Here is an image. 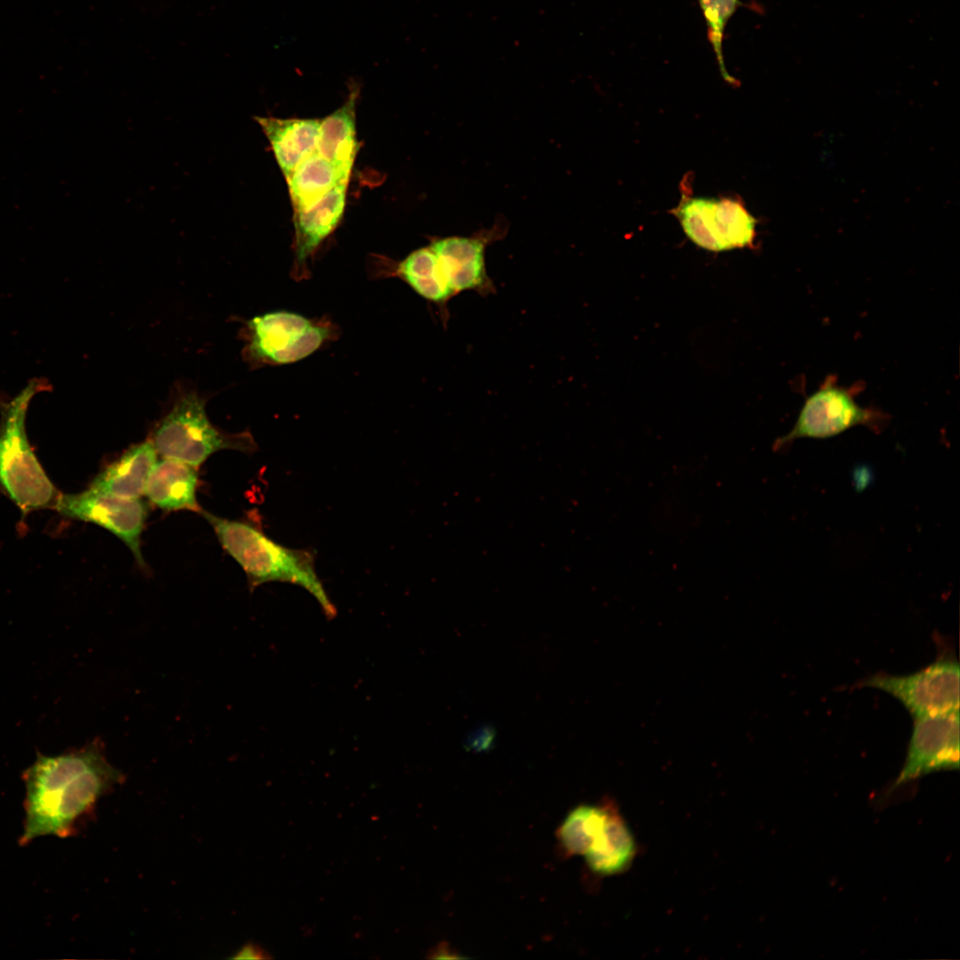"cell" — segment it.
Masks as SVG:
<instances>
[{
    "label": "cell",
    "instance_id": "cell-4",
    "mask_svg": "<svg viewBox=\"0 0 960 960\" xmlns=\"http://www.w3.org/2000/svg\"><path fill=\"white\" fill-rule=\"evenodd\" d=\"M44 386L33 380L0 407V492L24 515L53 508L60 494L30 445L25 427L29 403Z\"/></svg>",
    "mask_w": 960,
    "mask_h": 960
},
{
    "label": "cell",
    "instance_id": "cell-19",
    "mask_svg": "<svg viewBox=\"0 0 960 960\" xmlns=\"http://www.w3.org/2000/svg\"><path fill=\"white\" fill-rule=\"evenodd\" d=\"M342 173L316 150L302 160L287 180L294 212L305 210L318 202L340 183H348Z\"/></svg>",
    "mask_w": 960,
    "mask_h": 960
},
{
    "label": "cell",
    "instance_id": "cell-21",
    "mask_svg": "<svg viewBox=\"0 0 960 960\" xmlns=\"http://www.w3.org/2000/svg\"><path fill=\"white\" fill-rule=\"evenodd\" d=\"M708 28V37L719 70L727 81L733 80L725 68L723 42L728 21L742 5L740 0H698Z\"/></svg>",
    "mask_w": 960,
    "mask_h": 960
},
{
    "label": "cell",
    "instance_id": "cell-8",
    "mask_svg": "<svg viewBox=\"0 0 960 960\" xmlns=\"http://www.w3.org/2000/svg\"><path fill=\"white\" fill-rule=\"evenodd\" d=\"M673 212L690 240L708 251L743 248L756 236L755 218L737 200L684 198Z\"/></svg>",
    "mask_w": 960,
    "mask_h": 960
},
{
    "label": "cell",
    "instance_id": "cell-23",
    "mask_svg": "<svg viewBox=\"0 0 960 960\" xmlns=\"http://www.w3.org/2000/svg\"><path fill=\"white\" fill-rule=\"evenodd\" d=\"M454 953L455 952L452 951L450 947L444 945V943H441L440 945L433 948L431 952H429L428 957L436 959L460 957V956H456Z\"/></svg>",
    "mask_w": 960,
    "mask_h": 960
},
{
    "label": "cell",
    "instance_id": "cell-1",
    "mask_svg": "<svg viewBox=\"0 0 960 960\" xmlns=\"http://www.w3.org/2000/svg\"><path fill=\"white\" fill-rule=\"evenodd\" d=\"M26 795L21 845L45 836L68 837L100 798L124 780L96 740L58 756L37 753L22 773Z\"/></svg>",
    "mask_w": 960,
    "mask_h": 960
},
{
    "label": "cell",
    "instance_id": "cell-12",
    "mask_svg": "<svg viewBox=\"0 0 960 960\" xmlns=\"http://www.w3.org/2000/svg\"><path fill=\"white\" fill-rule=\"evenodd\" d=\"M347 188L348 183H340L315 204L294 212V259L291 271L292 279L301 281L310 276L309 260L342 218Z\"/></svg>",
    "mask_w": 960,
    "mask_h": 960
},
{
    "label": "cell",
    "instance_id": "cell-18",
    "mask_svg": "<svg viewBox=\"0 0 960 960\" xmlns=\"http://www.w3.org/2000/svg\"><path fill=\"white\" fill-rule=\"evenodd\" d=\"M635 853L631 831L616 805L607 800L604 822L584 855L588 868L597 875H616L630 865Z\"/></svg>",
    "mask_w": 960,
    "mask_h": 960
},
{
    "label": "cell",
    "instance_id": "cell-14",
    "mask_svg": "<svg viewBox=\"0 0 960 960\" xmlns=\"http://www.w3.org/2000/svg\"><path fill=\"white\" fill-rule=\"evenodd\" d=\"M276 162L287 180L298 164L315 152L320 122L317 119H282L256 116Z\"/></svg>",
    "mask_w": 960,
    "mask_h": 960
},
{
    "label": "cell",
    "instance_id": "cell-16",
    "mask_svg": "<svg viewBox=\"0 0 960 960\" xmlns=\"http://www.w3.org/2000/svg\"><path fill=\"white\" fill-rule=\"evenodd\" d=\"M348 85L350 92L345 103L321 120L316 148L347 176H350L357 151L356 103L360 92V85L354 79Z\"/></svg>",
    "mask_w": 960,
    "mask_h": 960
},
{
    "label": "cell",
    "instance_id": "cell-3",
    "mask_svg": "<svg viewBox=\"0 0 960 960\" xmlns=\"http://www.w3.org/2000/svg\"><path fill=\"white\" fill-rule=\"evenodd\" d=\"M212 396L198 391L195 384L185 380L172 384L164 412L149 436L157 453L198 468L220 450H256L257 444L248 431L229 434L211 422L206 404Z\"/></svg>",
    "mask_w": 960,
    "mask_h": 960
},
{
    "label": "cell",
    "instance_id": "cell-22",
    "mask_svg": "<svg viewBox=\"0 0 960 960\" xmlns=\"http://www.w3.org/2000/svg\"><path fill=\"white\" fill-rule=\"evenodd\" d=\"M268 957L269 956L261 948L253 944L244 945L234 956L236 959H265Z\"/></svg>",
    "mask_w": 960,
    "mask_h": 960
},
{
    "label": "cell",
    "instance_id": "cell-20",
    "mask_svg": "<svg viewBox=\"0 0 960 960\" xmlns=\"http://www.w3.org/2000/svg\"><path fill=\"white\" fill-rule=\"evenodd\" d=\"M607 812V800L598 805L580 804L565 817L556 836L565 857L584 856L602 828Z\"/></svg>",
    "mask_w": 960,
    "mask_h": 960
},
{
    "label": "cell",
    "instance_id": "cell-2",
    "mask_svg": "<svg viewBox=\"0 0 960 960\" xmlns=\"http://www.w3.org/2000/svg\"><path fill=\"white\" fill-rule=\"evenodd\" d=\"M223 549L242 567L251 589L272 581L294 584L308 591L328 617L335 607L316 572L312 549L292 548L269 538L260 527L201 511Z\"/></svg>",
    "mask_w": 960,
    "mask_h": 960
},
{
    "label": "cell",
    "instance_id": "cell-7",
    "mask_svg": "<svg viewBox=\"0 0 960 960\" xmlns=\"http://www.w3.org/2000/svg\"><path fill=\"white\" fill-rule=\"evenodd\" d=\"M859 686L884 691L908 709L914 719L959 711L960 667L952 656L938 657L932 663L908 675L878 672Z\"/></svg>",
    "mask_w": 960,
    "mask_h": 960
},
{
    "label": "cell",
    "instance_id": "cell-17",
    "mask_svg": "<svg viewBox=\"0 0 960 960\" xmlns=\"http://www.w3.org/2000/svg\"><path fill=\"white\" fill-rule=\"evenodd\" d=\"M387 272L385 276L400 278L417 294L436 306L444 326H446L449 320L448 303L455 294L429 246L412 252Z\"/></svg>",
    "mask_w": 960,
    "mask_h": 960
},
{
    "label": "cell",
    "instance_id": "cell-9",
    "mask_svg": "<svg viewBox=\"0 0 960 960\" xmlns=\"http://www.w3.org/2000/svg\"><path fill=\"white\" fill-rule=\"evenodd\" d=\"M62 516L92 523L119 538L136 562L145 567L140 548L147 508L139 499H126L90 488L76 493H60L53 508Z\"/></svg>",
    "mask_w": 960,
    "mask_h": 960
},
{
    "label": "cell",
    "instance_id": "cell-13",
    "mask_svg": "<svg viewBox=\"0 0 960 960\" xmlns=\"http://www.w3.org/2000/svg\"><path fill=\"white\" fill-rule=\"evenodd\" d=\"M156 450L148 438L129 447L103 468L88 488L126 499H139L145 493L148 476L156 463Z\"/></svg>",
    "mask_w": 960,
    "mask_h": 960
},
{
    "label": "cell",
    "instance_id": "cell-10",
    "mask_svg": "<svg viewBox=\"0 0 960 960\" xmlns=\"http://www.w3.org/2000/svg\"><path fill=\"white\" fill-rule=\"evenodd\" d=\"M914 720L905 762L894 787L931 772L959 768V711Z\"/></svg>",
    "mask_w": 960,
    "mask_h": 960
},
{
    "label": "cell",
    "instance_id": "cell-5",
    "mask_svg": "<svg viewBox=\"0 0 960 960\" xmlns=\"http://www.w3.org/2000/svg\"><path fill=\"white\" fill-rule=\"evenodd\" d=\"M339 336L340 328L326 316L312 319L284 310L244 320L238 332L244 342L242 358L251 370L298 362Z\"/></svg>",
    "mask_w": 960,
    "mask_h": 960
},
{
    "label": "cell",
    "instance_id": "cell-11",
    "mask_svg": "<svg viewBox=\"0 0 960 960\" xmlns=\"http://www.w3.org/2000/svg\"><path fill=\"white\" fill-rule=\"evenodd\" d=\"M499 238L498 233L436 239L429 247L455 295L469 291L482 297L495 293L485 267V250Z\"/></svg>",
    "mask_w": 960,
    "mask_h": 960
},
{
    "label": "cell",
    "instance_id": "cell-6",
    "mask_svg": "<svg viewBox=\"0 0 960 960\" xmlns=\"http://www.w3.org/2000/svg\"><path fill=\"white\" fill-rule=\"evenodd\" d=\"M864 387L861 381L851 387L839 386L835 376H828L805 398L792 429L776 441V450L787 448L799 438H828L856 426L880 433L888 424L889 415L877 408L862 407L856 402Z\"/></svg>",
    "mask_w": 960,
    "mask_h": 960
},
{
    "label": "cell",
    "instance_id": "cell-15",
    "mask_svg": "<svg viewBox=\"0 0 960 960\" xmlns=\"http://www.w3.org/2000/svg\"><path fill=\"white\" fill-rule=\"evenodd\" d=\"M197 468L167 459L156 463L145 488L149 501L164 511L189 510L201 513L196 500Z\"/></svg>",
    "mask_w": 960,
    "mask_h": 960
}]
</instances>
